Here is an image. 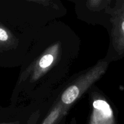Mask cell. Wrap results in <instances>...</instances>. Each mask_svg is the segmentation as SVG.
Instances as JSON below:
<instances>
[{"label": "cell", "instance_id": "obj_1", "mask_svg": "<svg viewBox=\"0 0 124 124\" xmlns=\"http://www.w3.org/2000/svg\"><path fill=\"white\" fill-rule=\"evenodd\" d=\"M48 38L45 47L38 48L40 53H34L29 65L22 73L19 80L26 96L36 99L44 97V92L58 82L68 71L72 61V49L67 52V38Z\"/></svg>", "mask_w": 124, "mask_h": 124}, {"label": "cell", "instance_id": "obj_2", "mask_svg": "<svg viewBox=\"0 0 124 124\" xmlns=\"http://www.w3.org/2000/svg\"><path fill=\"white\" fill-rule=\"evenodd\" d=\"M108 65V61L105 58L75 78L61 92L54 104L59 106L64 112H67L106 72Z\"/></svg>", "mask_w": 124, "mask_h": 124}, {"label": "cell", "instance_id": "obj_3", "mask_svg": "<svg viewBox=\"0 0 124 124\" xmlns=\"http://www.w3.org/2000/svg\"><path fill=\"white\" fill-rule=\"evenodd\" d=\"M90 124H116L113 110L105 97L99 94L92 99Z\"/></svg>", "mask_w": 124, "mask_h": 124}, {"label": "cell", "instance_id": "obj_4", "mask_svg": "<svg viewBox=\"0 0 124 124\" xmlns=\"http://www.w3.org/2000/svg\"><path fill=\"white\" fill-rule=\"evenodd\" d=\"M111 47L115 54H124V0L111 19Z\"/></svg>", "mask_w": 124, "mask_h": 124}, {"label": "cell", "instance_id": "obj_5", "mask_svg": "<svg viewBox=\"0 0 124 124\" xmlns=\"http://www.w3.org/2000/svg\"><path fill=\"white\" fill-rule=\"evenodd\" d=\"M18 39L14 34L0 23V52L14 49L18 46Z\"/></svg>", "mask_w": 124, "mask_h": 124}, {"label": "cell", "instance_id": "obj_6", "mask_svg": "<svg viewBox=\"0 0 124 124\" xmlns=\"http://www.w3.org/2000/svg\"><path fill=\"white\" fill-rule=\"evenodd\" d=\"M64 113L65 112L59 106L53 104L42 124H54Z\"/></svg>", "mask_w": 124, "mask_h": 124}, {"label": "cell", "instance_id": "obj_7", "mask_svg": "<svg viewBox=\"0 0 124 124\" xmlns=\"http://www.w3.org/2000/svg\"></svg>", "mask_w": 124, "mask_h": 124}]
</instances>
